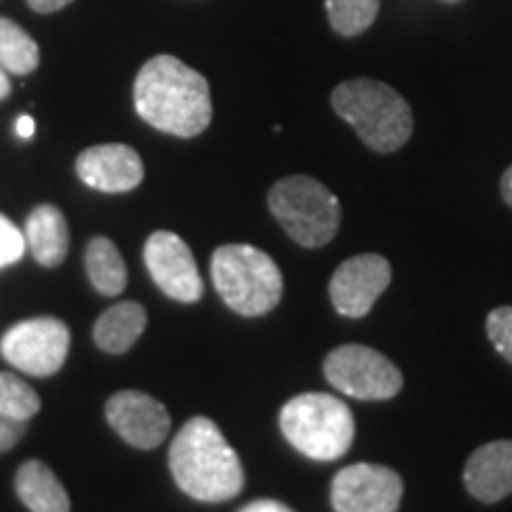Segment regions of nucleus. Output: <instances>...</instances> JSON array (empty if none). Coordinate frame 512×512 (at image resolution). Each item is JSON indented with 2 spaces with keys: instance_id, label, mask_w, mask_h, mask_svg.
<instances>
[{
  "instance_id": "obj_1",
  "label": "nucleus",
  "mask_w": 512,
  "mask_h": 512,
  "mask_svg": "<svg viewBox=\"0 0 512 512\" xmlns=\"http://www.w3.org/2000/svg\"><path fill=\"white\" fill-rule=\"evenodd\" d=\"M133 102L145 124L176 138L200 136L214 112L207 79L174 55H157L143 64Z\"/></svg>"
},
{
  "instance_id": "obj_2",
  "label": "nucleus",
  "mask_w": 512,
  "mask_h": 512,
  "mask_svg": "<svg viewBox=\"0 0 512 512\" xmlns=\"http://www.w3.org/2000/svg\"><path fill=\"white\" fill-rule=\"evenodd\" d=\"M169 467L178 489L202 503H223L245 486L238 453L209 418H192L169 448Z\"/></svg>"
},
{
  "instance_id": "obj_3",
  "label": "nucleus",
  "mask_w": 512,
  "mask_h": 512,
  "mask_svg": "<svg viewBox=\"0 0 512 512\" xmlns=\"http://www.w3.org/2000/svg\"><path fill=\"white\" fill-rule=\"evenodd\" d=\"M332 107L370 150L382 155L399 150L413 133L411 105L382 81H344L332 93Z\"/></svg>"
},
{
  "instance_id": "obj_4",
  "label": "nucleus",
  "mask_w": 512,
  "mask_h": 512,
  "mask_svg": "<svg viewBox=\"0 0 512 512\" xmlns=\"http://www.w3.org/2000/svg\"><path fill=\"white\" fill-rule=\"evenodd\" d=\"M211 280L228 309L240 316H264L283 299V273L252 245H223L211 256Z\"/></svg>"
},
{
  "instance_id": "obj_5",
  "label": "nucleus",
  "mask_w": 512,
  "mask_h": 512,
  "mask_svg": "<svg viewBox=\"0 0 512 512\" xmlns=\"http://www.w3.org/2000/svg\"><path fill=\"white\" fill-rule=\"evenodd\" d=\"M280 430L285 439L311 460L342 458L351 448L356 422L347 403L330 394H299L280 411Z\"/></svg>"
},
{
  "instance_id": "obj_6",
  "label": "nucleus",
  "mask_w": 512,
  "mask_h": 512,
  "mask_svg": "<svg viewBox=\"0 0 512 512\" xmlns=\"http://www.w3.org/2000/svg\"><path fill=\"white\" fill-rule=\"evenodd\" d=\"M268 209L297 245L309 249L328 245L342 223L339 200L311 176H287L275 183Z\"/></svg>"
},
{
  "instance_id": "obj_7",
  "label": "nucleus",
  "mask_w": 512,
  "mask_h": 512,
  "mask_svg": "<svg viewBox=\"0 0 512 512\" xmlns=\"http://www.w3.org/2000/svg\"><path fill=\"white\" fill-rule=\"evenodd\" d=\"M323 373L332 387L361 401L392 399L403 387L401 370L380 351L363 344H347L330 351Z\"/></svg>"
},
{
  "instance_id": "obj_8",
  "label": "nucleus",
  "mask_w": 512,
  "mask_h": 512,
  "mask_svg": "<svg viewBox=\"0 0 512 512\" xmlns=\"http://www.w3.org/2000/svg\"><path fill=\"white\" fill-rule=\"evenodd\" d=\"M69 342V328L60 318L41 316L12 325L0 339V354L22 373L48 377L64 366Z\"/></svg>"
},
{
  "instance_id": "obj_9",
  "label": "nucleus",
  "mask_w": 512,
  "mask_h": 512,
  "mask_svg": "<svg viewBox=\"0 0 512 512\" xmlns=\"http://www.w3.org/2000/svg\"><path fill=\"white\" fill-rule=\"evenodd\" d=\"M401 496V477L384 465H349L339 470L332 482L335 512H396Z\"/></svg>"
},
{
  "instance_id": "obj_10",
  "label": "nucleus",
  "mask_w": 512,
  "mask_h": 512,
  "mask_svg": "<svg viewBox=\"0 0 512 512\" xmlns=\"http://www.w3.org/2000/svg\"><path fill=\"white\" fill-rule=\"evenodd\" d=\"M145 266L159 290L176 302H200L204 294L192 249L171 230H157L145 242Z\"/></svg>"
},
{
  "instance_id": "obj_11",
  "label": "nucleus",
  "mask_w": 512,
  "mask_h": 512,
  "mask_svg": "<svg viewBox=\"0 0 512 512\" xmlns=\"http://www.w3.org/2000/svg\"><path fill=\"white\" fill-rule=\"evenodd\" d=\"M392 266L380 254H361L347 259L330 280V299L347 318H363L389 287Z\"/></svg>"
},
{
  "instance_id": "obj_12",
  "label": "nucleus",
  "mask_w": 512,
  "mask_h": 512,
  "mask_svg": "<svg viewBox=\"0 0 512 512\" xmlns=\"http://www.w3.org/2000/svg\"><path fill=\"white\" fill-rule=\"evenodd\" d=\"M107 422L126 444L136 448H157L169 437L171 415L162 401L145 392H117L107 401Z\"/></svg>"
},
{
  "instance_id": "obj_13",
  "label": "nucleus",
  "mask_w": 512,
  "mask_h": 512,
  "mask_svg": "<svg viewBox=\"0 0 512 512\" xmlns=\"http://www.w3.org/2000/svg\"><path fill=\"white\" fill-rule=\"evenodd\" d=\"M76 174L88 188L100 192H128L143 181V159L133 147L110 143L83 150L76 159Z\"/></svg>"
},
{
  "instance_id": "obj_14",
  "label": "nucleus",
  "mask_w": 512,
  "mask_h": 512,
  "mask_svg": "<svg viewBox=\"0 0 512 512\" xmlns=\"http://www.w3.org/2000/svg\"><path fill=\"white\" fill-rule=\"evenodd\" d=\"M465 486L477 501L498 503L512 494V441L479 446L465 465Z\"/></svg>"
},
{
  "instance_id": "obj_15",
  "label": "nucleus",
  "mask_w": 512,
  "mask_h": 512,
  "mask_svg": "<svg viewBox=\"0 0 512 512\" xmlns=\"http://www.w3.org/2000/svg\"><path fill=\"white\" fill-rule=\"evenodd\" d=\"M29 252L43 268H55L67 259L69 226L64 214L53 204H41L29 214L24 226Z\"/></svg>"
},
{
  "instance_id": "obj_16",
  "label": "nucleus",
  "mask_w": 512,
  "mask_h": 512,
  "mask_svg": "<svg viewBox=\"0 0 512 512\" xmlns=\"http://www.w3.org/2000/svg\"><path fill=\"white\" fill-rule=\"evenodd\" d=\"M15 489L19 501L31 512H69V496L60 479L41 460H27L17 470Z\"/></svg>"
},
{
  "instance_id": "obj_17",
  "label": "nucleus",
  "mask_w": 512,
  "mask_h": 512,
  "mask_svg": "<svg viewBox=\"0 0 512 512\" xmlns=\"http://www.w3.org/2000/svg\"><path fill=\"white\" fill-rule=\"evenodd\" d=\"M147 325V313L138 302L114 304L93 328L95 344L107 354H124L138 342Z\"/></svg>"
},
{
  "instance_id": "obj_18",
  "label": "nucleus",
  "mask_w": 512,
  "mask_h": 512,
  "mask_svg": "<svg viewBox=\"0 0 512 512\" xmlns=\"http://www.w3.org/2000/svg\"><path fill=\"white\" fill-rule=\"evenodd\" d=\"M86 271L95 290L117 297L126 287V264L117 245L107 238H93L86 247Z\"/></svg>"
},
{
  "instance_id": "obj_19",
  "label": "nucleus",
  "mask_w": 512,
  "mask_h": 512,
  "mask_svg": "<svg viewBox=\"0 0 512 512\" xmlns=\"http://www.w3.org/2000/svg\"><path fill=\"white\" fill-rule=\"evenodd\" d=\"M41 48L27 31L8 17H0V67L8 74L27 76L36 72Z\"/></svg>"
},
{
  "instance_id": "obj_20",
  "label": "nucleus",
  "mask_w": 512,
  "mask_h": 512,
  "mask_svg": "<svg viewBox=\"0 0 512 512\" xmlns=\"http://www.w3.org/2000/svg\"><path fill=\"white\" fill-rule=\"evenodd\" d=\"M325 10L339 36H358L375 22L380 0H325Z\"/></svg>"
},
{
  "instance_id": "obj_21",
  "label": "nucleus",
  "mask_w": 512,
  "mask_h": 512,
  "mask_svg": "<svg viewBox=\"0 0 512 512\" xmlns=\"http://www.w3.org/2000/svg\"><path fill=\"white\" fill-rule=\"evenodd\" d=\"M41 411V399L27 382L12 373H0V413L17 420H31Z\"/></svg>"
},
{
  "instance_id": "obj_22",
  "label": "nucleus",
  "mask_w": 512,
  "mask_h": 512,
  "mask_svg": "<svg viewBox=\"0 0 512 512\" xmlns=\"http://www.w3.org/2000/svg\"><path fill=\"white\" fill-rule=\"evenodd\" d=\"M486 335L505 361L512 363V306H498L486 318Z\"/></svg>"
},
{
  "instance_id": "obj_23",
  "label": "nucleus",
  "mask_w": 512,
  "mask_h": 512,
  "mask_svg": "<svg viewBox=\"0 0 512 512\" xmlns=\"http://www.w3.org/2000/svg\"><path fill=\"white\" fill-rule=\"evenodd\" d=\"M27 252V238L8 216L0 214V268L17 264Z\"/></svg>"
},
{
  "instance_id": "obj_24",
  "label": "nucleus",
  "mask_w": 512,
  "mask_h": 512,
  "mask_svg": "<svg viewBox=\"0 0 512 512\" xmlns=\"http://www.w3.org/2000/svg\"><path fill=\"white\" fill-rule=\"evenodd\" d=\"M24 430H27V420H17L0 413V453L10 451L24 437Z\"/></svg>"
},
{
  "instance_id": "obj_25",
  "label": "nucleus",
  "mask_w": 512,
  "mask_h": 512,
  "mask_svg": "<svg viewBox=\"0 0 512 512\" xmlns=\"http://www.w3.org/2000/svg\"><path fill=\"white\" fill-rule=\"evenodd\" d=\"M27 3L34 12H41V15H50V12L67 8V5L74 3V0H27Z\"/></svg>"
},
{
  "instance_id": "obj_26",
  "label": "nucleus",
  "mask_w": 512,
  "mask_h": 512,
  "mask_svg": "<svg viewBox=\"0 0 512 512\" xmlns=\"http://www.w3.org/2000/svg\"><path fill=\"white\" fill-rule=\"evenodd\" d=\"M240 512H294V510H290L287 505L278 501H271V498H264V501H254L245 505Z\"/></svg>"
},
{
  "instance_id": "obj_27",
  "label": "nucleus",
  "mask_w": 512,
  "mask_h": 512,
  "mask_svg": "<svg viewBox=\"0 0 512 512\" xmlns=\"http://www.w3.org/2000/svg\"><path fill=\"white\" fill-rule=\"evenodd\" d=\"M15 131H17V136L19 138H31L36 133V121L29 117V114H22V117L17 119V124H15Z\"/></svg>"
},
{
  "instance_id": "obj_28",
  "label": "nucleus",
  "mask_w": 512,
  "mask_h": 512,
  "mask_svg": "<svg viewBox=\"0 0 512 512\" xmlns=\"http://www.w3.org/2000/svg\"><path fill=\"white\" fill-rule=\"evenodd\" d=\"M501 192H503V200L512 207V166L508 171H505L503 178H501Z\"/></svg>"
},
{
  "instance_id": "obj_29",
  "label": "nucleus",
  "mask_w": 512,
  "mask_h": 512,
  "mask_svg": "<svg viewBox=\"0 0 512 512\" xmlns=\"http://www.w3.org/2000/svg\"><path fill=\"white\" fill-rule=\"evenodd\" d=\"M12 91V83H10V76L5 72L3 67H0V100H5Z\"/></svg>"
}]
</instances>
